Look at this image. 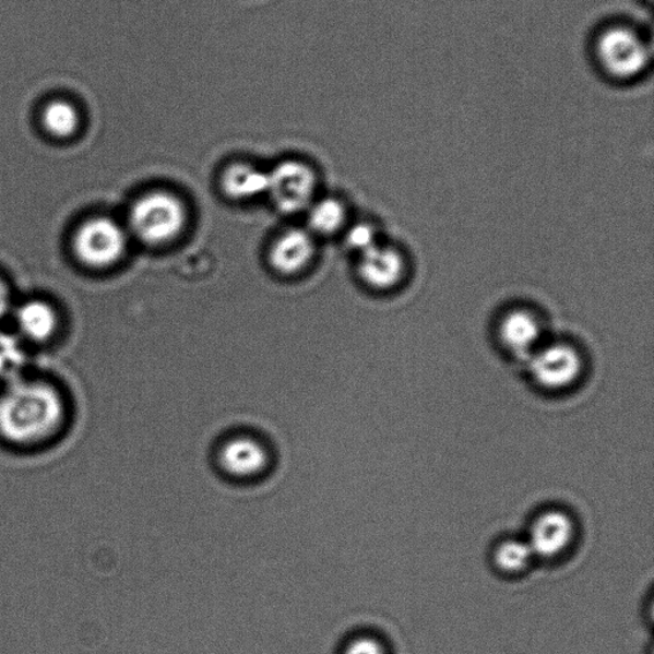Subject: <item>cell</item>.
<instances>
[{"label": "cell", "mask_w": 654, "mask_h": 654, "mask_svg": "<svg viewBox=\"0 0 654 654\" xmlns=\"http://www.w3.org/2000/svg\"><path fill=\"white\" fill-rule=\"evenodd\" d=\"M69 407L49 382L19 380L0 391V443L21 451L47 448L66 433Z\"/></svg>", "instance_id": "cell-1"}, {"label": "cell", "mask_w": 654, "mask_h": 654, "mask_svg": "<svg viewBox=\"0 0 654 654\" xmlns=\"http://www.w3.org/2000/svg\"><path fill=\"white\" fill-rule=\"evenodd\" d=\"M586 55L593 71L618 87L641 84L652 71V29L635 19L611 16L590 34Z\"/></svg>", "instance_id": "cell-2"}, {"label": "cell", "mask_w": 654, "mask_h": 654, "mask_svg": "<svg viewBox=\"0 0 654 654\" xmlns=\"http://www.w3.org/2000/svg\"><path fill=\"white\" fill-rule=\"evenodd\" d=\"M187 212L177 195L155 191L134 201L128 216L133 236L148 246L171 242L185 229Z\"/></svg>", "instance_id": "cell-3"}, {"label": "cell", "mask_w": 654, "mask_h": 654, "mask_svg": "<svg viewBox=\"0 0 654 654\" xmlns=\"http://www.w3.org/2000/svg\"><path fill=\"white\" fill-rule=\"evenodd\" d=\"M127 245L126 229L107 216H96L82 223L73 238V251L80 262L96 270L118 264Z\"/></svg>", "instance_id": "cell-4"}, {"label": "cell", "mask_w": 654, "mask_h": 654, "mask_svg": "<svg viewBox=\"0 0 654 654\" xmlns=\"http://www.w3.org/2000/svg\"><path fill=\"white\" fill-rule=\"evenodd\" d=\"M528 358L532 380L550 393L573 388L584 372L581 350L568 342L539 345Z\"/></svg>", "instance_id": "cell-5"}, {"label": "cell", "mask_w": 654, "mask_h": 654, "mask_svg": "<svg viewBox=\"0 0 654 654\" xmlns=\"http://www.w3.org/2000/svg\"><path fill=\"white\" fill-rule=\"evenodd\" d=\"M314 192V171L302 162L285 160L269 173L267 193L274 205L285 214L310 207Z\"/></svg>", "instance_id": "cell-6"}, {"label": "cell", "mask_w": 654, "mask_h": 654, "mask_svg": "<svg viewBox=\"0 0 654 654\" xmlns=\"http://www.w3.org/2000/svg\"><path fill=\"white\" fill-rule=\"evenodd\" d=\"M576 536L574 519L561 509H547L533 521L527 543L536 559L555 560L566 555Z\"/></svg>", "instance_id": "cell-7"}, {"label": "cell", "mask_w": 654, "mask_h": 654, "mask_svg": "<svg viewBox=\"0 0 654 654\" xmlns=\"http://www.w3.org/2000/svg\"><path fill=\"white\" fill-rule=\"evenodd\" d=\"M359 254L358 273L368 287L391 290L407 275V261L393 246L378 242Z\"/></svg>", "instance_id": "cell-8"}, {"label": "cell", "mask_w": 654, "mask_h": 654, "mask_svg": "<svg viewBox=\"0 0 654 654\" xmlns=\"http://www.w3.org/2000/svg\"><path fill=\"white\" fill-rule=\"evenodd\" d=\"M269 460L265 447L251 436H236L225 441L217 454L222 469L237 479H251L262 475L267 468Z\"/></svg>", "instance_id": "cell-9"}, {"label": "cell", "mask_w": 654, "mask_h": 654, "mask_svg": "<svg viewBox=\"0 0 654 654\" xmlns=\"http://www.w3.org/2000/svg\"><path fill=\"white\" fill-rule=\"evenodd\" d=\"M544 326L538 316L528 308H513L502 316L499 337L502 347L519 357H530L543 341Z\"/></svg>", "instance_id": "cell-10"}, {"label": "cell", "mask_w": 654, "mask_h": 654, "mask_svg": "<svg viewBox=\"0 0 654 654\" xmlns=\"http://www.w3.org/2000/svg\"><path fill=\"white\" fill-rule=\"evenodd\" d=\"M314 238L311 231L290 229L283 233L270 248V264L277 273L292 275L304 270L313 259Z\"/></svg>", "instance_id": "cell-11"}, {"label": "cell", "mask_w": 654, "mask_h": 654, "mask_svg": "<svg viewBox=\"0 0 654 654\" xmlns=\"http://www.w3.org/2000/svg\"><path fill=\"white\" fill-rule=\"evenodd\" d=\"M20 337L34 343L51 340L58 329L56 308L43 299H28L14 310Z\"/></svg>", "instance_id": "cell-12"}, {"label": "cell", "mask_w": 654, "mask_h": 654, "mask_svg": "<svg viewBox=\"0 0 654 654\" xmlns=\"http://www.w3.org/2000/svg\"><path fill=\"white\" fill-rule=\"evenodd\" d=\"M222 187L225 194L236 200H248L267 193L269 173L250 164L238 163L224 171Z\"/></svg>", "instance_id": "cell-13"}, {"label": "cell", "mask_w": 654, "mask_h": 654, "mask_svg": "<svg viewBox=\"0 0 654 654\" xmlns=\"http://www.w3.org/2000/svg\"><path fill=\"white\" fill-rule=\"evenodd\" d=\"M40 122L49 136L67 140L76 136L81 127V112L78 105L64 97H56L44 105Z\"/></svg>", "instance_id": "cell-14"}, {"label": "cell", "mask_w": 654, "mask_h": 654, "mask_svg": "<svg viewBox=\"0 0 654 654\" xmlns=\"http://www.w3.org/2000/svg\"><path fill=\"white\" fill-rule=\"evenodd\" d=\"M536 560L527 539L507 538L495 546L492 561L496 569L506 575H519L527 571Z\"/></svg>", "instance_id": "cell-15"}, {"label": "cell", "mask_w": 654, "mask_h": 654, "mask_svg": "<svg viewBox=\"0 0 654 654\" xmlns=\"http://www.w3.org/2000/svg\"><path fill=\"white\" fill-rule=\"evenodd\" d=\"M28 355L21 337L0 332V381L9 383L25 378Z\"/></svg>", "instance_id": "cell-16"}, {"label": "cell", "mask_w": 654, "mask_h": 654, "mask_svg": "<svg viewBox=\"0 0 654 654\" xmlns=\"http://www.w3.org/2000/svg\"><path fill=\"white\" fill-rule=\"evenodd\" d=\"M345 215L347 213L340 200L323 199L310 207L308 224L316 235L330 236L343 227Z\"/></svg>", "instance_id": "cell-17"}, {"label": "cell", "mask_w": 654, "mask_h": 654, "mask_svg": "<svg viewBox=\"0 0 654 654\" xmlns=\"http://www.w3.org/2000/svg\"><path fill=\"white\" fill-rule=\"evenodd\" d=\"M347 242L353 250L362 253L378 243V235L370 224H357L348 231Z\"/></svg>", "instance_id": "cell-18"}, {"label": "cell", "mask_w": 654, "mask_h": 654, "mask_svg": "<svg viewBox=\"0 0 654 654\" xmlns=\"http://www.w3.org/2000/svg\"><path fill=\"white\" fill-rule=\"evenodd\" d=\"M344 654H387V650L379 639L364 635L353 639Z\"/></svg>", "instance_id": "cell-19"}, {"label": "cell", "mask_w": 654, "mask_h": 654, "mask_svg": "<svg viewBox=\"0 0 654 654\" xmlns=\"http://www.w3.org/2000/svg\"><path fill=\"white\" fill-rule=\"evenodd\" d=\"M12 311V296L9 285L0 277V321Z\"/></svg>", "instance_id": "cell-20"}, {"label": "cell", "mask_w": 654, "mask_h": 654, "mask_svg": "<svg viewBox=\"0 0 654 654\" xmlns=\"http://www.w3.org/2000/svg\"><path fill=\"white\" fill-rule=\"evenodd\" d=\"M639 2H642L643 4H650L651 0H639Z\"/></svg>", "instance_id": "cell-21"}]
</instances>
